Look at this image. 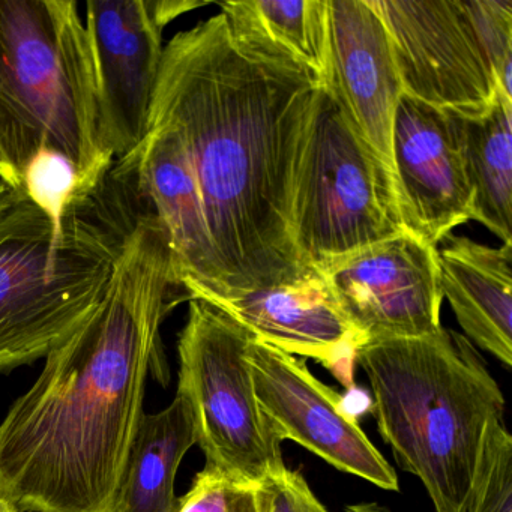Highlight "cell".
<instances>
[{
  "mask_svg": "<svg viewBox=\"0 0 512 512\" xmlns=\"http://www.w3.org/2000/svg\"><path fill=\"white\" fill-rule=\"evenodd\" d=\"M322 89L298 65L241 46L221 13L164 46L149 118L178 133L193 167L220 298L308 269L293 239V197Z\"/></svg>",
  "mask_w": 512,
  "mask_h": 512,
  "instance_id": "6da1fadb",
  "label": "cell"
},
{
  "mask_svg": "<svg viewBox=\"0 0 512 512\" xmlns=\"http://www.w3.org/2000/svg\"><path fill=\"white\" fill-rule=\"evenodd\" d=\"M175 287L169 238L148 205L94 313L0 422L2 499L19 511L115 512Z\"/></svg>",
  "mask_w": 512,
  "mask_h": 512,
  "instance_id": "7a4b0ae2",
  "label": "cell"
},
{
  "mask_svg": "<svg viewBox=\"0 0 512 512\" xmlns=\"http://www.w3.org/2000/svg\"><path fill=\"white\" fill-rule=\"evenodd\" d=\"M370 382L377 430L436 512H460L488 428L505 397L469 338L440 328L367 341L356 353Z\"/></svg>",
  "mask_w": 512,
  "mask_h": 512,
  "instance_id": "3957f363",
  "label": "cell"
},
{
  "mask_svg": "<svg viewBox=\"0 0 512 512\" xmlns=\"http://www.w3.org/2000/svg\"><path fill=\"white\" fill-rule=\"evenodd\" d=\"M128 179L110 172L56 224L28 200L0 214V374L44 358L91 317L106 293L133 211Z\"/></svg>",
  "mask_w": 512,
  "mask_h": 512,
  "instance_id": "277c9868",
  "label": "cell"
},
{
  "mask_svg": "<svg viewBox=\"0 0 512 512\" xmlns=\"http://www.w3.org/2000/svg\"><path fill=\"white\" fill-rule=\"evenodd\" d=\"M41 151L76 166L82 199L115 164L101 140L88 32L74 0H0V182L22 196Z\"/></svg>",
  "mask_w": 512,
  "mask_h": 512,
  "instance_id": "5b68a950",
  "label": "cell"
},
{
  "mask_svg": "<svg viewBox=\"0 0 512 512\" xmlns=\"http://www.w3.org/2000/svg\"><path fill=\"white\" fill-rule=\"evenodd\" d=\"M404 229L394 178L323 88L293 197L299 259L320 269Z\"/></svg>",
  "mask_w": 512,
  "mask_h": 512,
  "instance_id": "8992f818",
  "label": "cell"
},
{
  "mask_svg": "<svg viewBox=\"0 0 512 512\" xmlns=\"http://www.w3.org/2000/svg\"><path fill=\"white\" fill-rule=\"evenodd\" d=\"M254 335L215 305L190 299L179 334L178 394L187 401L208 469L259 485L286 464L281 442L254 391L248 349Z\"/></svg>",
  "mask_w": 512,
  "mask_h": 512,
  "instance_id": "52a82bcc",
  "label": "cell"
},
{
  "mask_svg": "<svg viewBox=\"0 0 512 512\" xmlns=\"http://www.w3.org/2000/svg\"><path fill=\"white\" fill-rule=\"evenodd\" d=\"M205 5L196 0H89L86 4L101 140L115 161L136 151L148 133L163 61L164 29Z\"/></svg>",
  "mask_w": 512,
  "mask_h": 512,
  "instance_id": "ba28073f",
  "label": "cell"
},
{
  "mask_svg": "<svg viewBox=\"0 0 512 512\" xmlns=\"http://www.w3.org/2000/svg\"><path fill=\"white\" fill-rule=\"evenodd\" d=\"M385 23L403 92L473 118L503 97L463 0H368Z\"/></svg>",
  "mask_w": 512,
  "mask_h": 512,
  "instance_id": "9c48e42d",
  "label": "cell"
},
{
  "mask_svg": "<svg viewBox=\"0 0 512 512\" xmlns=\"http://www.w3.org/2000/svg\"><path fill=\"white\" fill-rule=\"evenodd\" d=\"M320 271L365 341L422 337L442 328L437 250L410 230L347 254Z\"/></svg>",
  "mask_w": 512,
  "mask_h": 512,
  "instance_id": "30bf717a",
  "label": "cell"
},
{
  "mask_svg": "<svg viewBox=\"0 0 512 512\" xmlns=\"http://www.w3.org/2000/svg\"><path fill=\"white\" fill-rule=\"evenodd\" d=\"M248 361L260 409L280 442L292 440L341 472L398 490L395 470L347 412L341 395L304 361L256 337Z\"/></svg>",
  "mask_w": 512,
  "mask_h": 512,
  "instance_id": "8fae6325",
  "label": "cell"
},
{
  "mask_svg": "<svg viewBox=\"0 0 512 512\" xmlns=\"http://www.w3.org/2000/svg\"><path fill=\"white\" fill-rule=\"evenodd\" d=\"M395 187L404 227L437 247L472 220L460 115L401 95L392 127Z\"/></svg>",
  "mask_w": 512,
  "mask_h": 512,
  "instance_id": "7c38bea8",
  "label": "cell"
},
{
  "mask_svg": "<svg viewBox=\"0 0 512 512\" xmlns=\"http://www.w3.org/2000/svg\"><path fill=\"white\" fill-rule=\"evenodd\" d=\"M331 92L392 178V127L404 94L385 23L368 0H328ZM397 188V187H395Z\"/></svg>",
  "mask_w": 512,
  "mask_h": 512,
  "instance_id": "4fadbf2b",
  "label": "cell"
},
{
  "mask_svg": "<svg viewBox=\"0 0 512 512\" xmlns=\"http://www.w3.org/2000/svg\"><path fill=\"white\" fill-rule=\"evenodd\" d=\"M115 163L133 173L137 191L163 224L179 289L200 301L226 295L196 176L178 133L149 118L139 148Z\"/></svg>",
  "mask_w": 512,
  "mask_h": 512,
  "instance_id": "5bb4252c",
  "label": "cell"
},
{
  "mask_svg": "<svg viewBox=\"0 0 512 512\" xmlns=\"http://www.w3.org/2000/svg\"><path fill=\"white\" fill-rule=\"evenodd\" d=\"M206 302L229 314L257 340L320 362L352 388L356 353L367 341L347 319L320 269L308 268L295 280L269 289Z\"/></svg>",
  "mask_w": 512,
  "mask_h": 512,
  "instance_id": "9a60e30c",
  "label": "cell"
},
{
  "mask_svg": "<svg viewBox=\"0 0 512 512\" xmlns=\"http://www.w3.org/2000/svg\"><path fill=\"white\" fill-rule=\"evenodd\" d=\"M440 290L467 337L512 365V244L493 248L446 235L436 247Z\"/></svg>",
  "mask_w": 512,
  "mask_h": 512,
  "instance_id": "2e32d148",
  "label": "cell"
},
{
  "mask_svg": "<svg viewBox=\"0 0 512 512\" xmlns=\"http://www.w3.org/2000/svg\"><path fill=\"white\" fill-rule=\"evenodd\" d=\"M218 5L241 46L298 65L325 85L329 76L328 0H232Z\"/></svg>",
  "mask_w": 512,
  "mask_h": 512,
  "instance_id": "e0dca14e",
  "label": "cell"
},
{
  "mask_svg": "<svg viewBox=\"0 0 512 512\" xmlns=\"http://www.w3.org/2000/svg\"><path fill=\"white\" fill-rule=\"evenodd\" d=\"M196 443L193 415L181 395L161 412L143 413L115 512H178L176 473Z\"/></svg>",
  "mask_w": 512,
  "mask_h": 512,
  "instance_id": "ac0fdd59",
  "label": "cell"
},
{
  "mask_svg": "<svg viewBox=\"0 0 512 512\" xmlns=\"http://www.w3.org/2000/svg\"><path fill=\"white\" fill-rule=\"evenodd\" d=\"M460 118L472 220L512 244V100L499 97L482 115Z\"/></svg>",
  "mask_w": 512,
  "mask_h": 512,
  "instance_id": "d6986e66",
  "label": "cell"
},
{
  "mask_svg": "<svg viewBox=\"0 0 512 512\" xmlns=\"http://www.w3.org/2000/svg\"><path fill=\"white\" fill-rule=\"evenodd\" d=\"M460 512H512V436L503 419L488 428L469 494Z\"/></svg>",
  "mask_w": 512,
  "mask_h": 512,
  "instance_id": "ffe728a7",
  "label": "cell"
},
{
  "mask_svg": "<svg viewBox=\"0 0 512 512\" xmlns=\"http://www.w3.org/2000/svg\"><path fill=\"white\" fill-rule=\"evenodd\" d=\"M22 196L56 224L64 223L71 209L86 200L80 196L76 166L55 151H41L26 167Z\"/></svg>",
  "mask_w": 512,
  "mask_h": 512,
  "instance_id": "44dd1931",
  "label": "cell"
},
{
  "mask_svg": "<svg viewBox=\"0 0 512 512\" xmlns=\"http://www.w3.org/2000/svg\"><path fill=\"white\" fill-rule=\"evenodd\" d=\"M493 67L497 89L512 100V0H463Z\"/></svg>",
  "mask_w": 512,
  "mask_h": 512,
  "instance_id": "7402d4cb",
  "label": "cell"
},
{
  "mask_svg": "<svg viewBox=\"0 0 512 512\" xmlns=\"http://www.w3.org/2000/svg\"><path fill=\"white\" fill-rule=\"evenodd\" d=\"M178 512H260L256 485L233 481L205 467L179 499Z\"/></svg>",
  "mask_w": 512,
  "mask_h": 512,
  "instance_id": "603a6c76",
  "label": "cell"
},
{
  "mask_svg": "<svg viewBox=\"0 0 512 512\" xmlns=\"http://www.w3.org/2000/svg\"><path fill=\"white\" fill-rule=\"evenodd\" d=\"M256 491L260 512H329L304 476L287 467L256 485Z\"/></svg>",
  "mask_w": 512,
  "mask_h": 512,
  "instance_id": "cb8c5ba5",
  "label": "cell"
},
{
  "mask_svg": "<svg viewBox=\"0 0 512 512\" xmlns=\"http://www.w3.org/2000/svg\"><path fill=\"white\" fill-rule=\"evenodd\" d=\"M23 199L20 194L14 193L10 187L4 184V182H0V214H4L7 212L11 206L16 205L17 202H20Z\"/></svg>",
  "mask_w": 512,
  "mask_h": 512,
  "instance_id": "d4e9b609",
  "label": "cell"
},
{
  "mask_svg": "<svg viewBox=\"0 0 512 512\" xmlns=\"http://www.w3.org/2000/svg\"><path fill=\"white\" fill-rule=\"evenodd\" d=\"M346 512H394L388 506L380 505L377 502L355 503V505L346 506Z\"/></svg>",
  "mask_w": 512,
  "mask_h": 512,
  "instance_id": "484cf974",
  "label": "cell"
},
{
  "mask_svg": "<svg viewBox=\"0 0 512 512\" xmlns=\"http://www.w3.org/2000/svg\"><path fill=\"white\" fill-rule=\"evenodd\" d=\"M0 512H20L13 503L8 502L7 499L0 497Z\"/></svg>",
  "mask_w": 512,
  "mask_h": 512,
  "instance_id": "4316f807",
  "label": "cell"
}]
</instances>
